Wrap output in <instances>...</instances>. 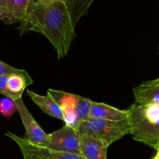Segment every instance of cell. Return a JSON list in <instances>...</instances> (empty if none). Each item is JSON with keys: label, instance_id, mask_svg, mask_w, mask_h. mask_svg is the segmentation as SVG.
<instances>
[{"label": "cell", "instance_id": "cell-14", "mask_svg": "<svg viewBox=\"0 0 159 159\" xmlns=\"http://www.w3.org/2000/svg\"><path fill=\"white\" fill-rule=\"evenodd\" d=\"M94 0H66L65 2L73 25L87 14L90 5Z\"/></svg>", "mask_w": 159, "mask_h": 159}, {"label": "cell", "instance_id": "cell-17", "mask_svg": "<svg viewBox=\"0 0 159 159\" xmlns=\"http://www.w3.org/2000/svg\"><path fill=\"white\" fill-rule=\"evenodd\" d=\"M9 76H0V94L9 98V92L7 90V80Z\"/></svg>", "mask_w": 159, "mask_h": 159}, {"label": "cell", "instance_id": "cell-13", "mask_svg": "<svg viewBox=\"0 0 159 159\" xmlns=\"http://www.w3.org/2000/svg\"><path fill=\"white\" fill-rule=\"evenodd\" d=\"M34 81L26 71L22 74H15L9 75L7 80V90L9 99L16 100L22 98L23 92L26 86L33 84Z\"/></svg>", "mask_w": 159, "mask_h": 159}, {"label": "cell", "instance_id": "cell-5", "mask_svg": "<svg viewBox=\"0 0 159 159\" xmlns=\"http://www.w3.org/2000/svg\"><path fill=\"white\" fill-rule=\"evenodd\" d=\"M41 146L56 152L82 156L80 148L79 134L76 129L66 124L59 130L47 134L45 143Z\"/></svg>", "mask_w": 159, "mask_h": 159}, {"label": "cell", "instance_id": "cell-2", "mask_svg": "<svg viewBox=\"0 0 159 159\" xmlns=\"http://www.w3.org/2000/svg\"><path fill=\"white\" fill-rule=\"evenodd\" d=\"M126 110L132 139L157 150L159 148V105L134 103Z\"/></svg>", "mask_w": 159, "mask_h": 159}, {"label": "cell", "instance_id": "cell-12", "mask_svg": "<svg viewBox=\"0 0 159 159\" xmlns=\"http://www.w3.org/2000/svg\"><path fill=\"white\" fill-rule=\"evenodd\" d=\"M27 95L30 96L31 100L42 110L45 113L52 117L57 118L62 121H65V117L62 113V110L59 104L49 96H41L33 91L28 90Z\"/></svg>", "mask_w": 159, "mask_h": 159}, {"label": "cell", "instance_id": "cell-20", "mask_svg": "<svg viewBox=\"0 0 159 159\" xmlns=\"http://www.w3.org/2000/svg\"><path fill=\"white\" fill-rule=\"evenodd\" d=\"M152 159H157V157H156V156H155V157H154V158H153Z\"/></svg>", "mask_w": 159, "mask_h": 159}, {"label": "cell", "instance_id": "cell-8", "mask_svg": "<svg viewBox=\"0 0 159 159\" xmlns=\"http://www.w3.org/2000/svg\"><path fill=\"white\" fill-rule=\"evenodd\" d=\"M17 106V111L21 118L22 123L26 130V139L31 143L38 145H43L46 139L47 134L40 127L34 120L31 113L28 110L23 102L22 98L14 100Z\"/></svg>", "mask_w": 159, "mask_h": 159}, {"label": "cell", "instance_id": "cell-1", "mask_svg": "<svg viewBox=\"0 0 159 159\" xmlns=\"http://www.w3.org/2000/svg\"><path fill=\"white\" fill-rule=\"evenodd\" d=\"M74 28L65 2L39 4L31 1L26 19L18 30L20 35L31 31L43 34L61 59L68 54L76 37Z\"/></svg>", "mask_w": 159, "mask_h": 159}, {"label": "cell", "instance_id": "cell-4", "mask_svg": "<svg viewBox=\"0 0 159 159\" xmlns=\"http://www.w3.org/2000/svg\"><path fill=\"white\" fill-rule=\"evenodd\" d=\"M47 94L61 107L66 125L76 128L80 123L90 118L92 101L90 99L55 89H48Z\"/></svg>", "mask_w": 159, "mask_h": 159}, {"label": "cell", "instance_id": "cell-18", "mask_svg": "<svg viewBox=\"0 0 159 159\" xmlns=\"http://www.w3.org/2000/svg\"><path fill=\"white\" fill-rule=\"evenodd\" d=\"M34 2L39 3V4H51V3L58 2H65L66 0H32Z\"/></svg>", "mask_w": 159, "mask_h": 159}, {"label": "cell", "instance_id": "cell-19", "mask_svg": "<svg viewBox=\"0 0 159 159\" xmlns=\"http://www.w3.org/2000/svg\"><path fill=\"white\" fill-rule=\"evenodd\" d=\"M156 157H157V159H159V148L157 149V155H156Z\"/></svg>", "mask_w": 159, "mask_h": 159}, {"label": "cell", "instance_id": "cell-3", "mask_svg": "<svg viewBox=\"0 0 159 159\" xmlns=\"http://www.w3.org/2000/svg\"><path fill=\"white\" fill-rule=\"evenodd\" d=\"M75 129L79 135L87 134L94 137L108 146L126 135L130 134L128 119L113 121L90 117L80 123Z\"/></svg>", "mask_w": 159, "mask_h": 159}, {"label": "cell", "instance_id": "cell-9", "mask_svg": "<svg viewBox=\"0 0 159 159\" xmlns=\"http://www.w3.org/2000/svg\"><path fill=\"white\" fill-rule=\"evenodd\" d=\"M109 146L101 140L87 134L80 135L81 155L85 159H107Z\"/></svg>", "mask_w": 159, "mask_h": 159}, {"label": "cell", "instance_id": "cell-15", "mask_svg": "<svg viewBox=\"0 0 159 159\" xmlns=\"http://www.w3.org/2000/svg\"><path fill=\"white\" fill-rule=\"evenodd\" d=\"M17 111V108L14 100L6 96L0 100V113L4 117L9 119Z\"/></svg>", "mask_w": 159, "mask_h": 159}, {"label": "cell", "instance_id": "cell-10", "mask_svg": "<svg viewBox=\"0 0 159 159\" xmlns=\"http://www.w3.org/2000/svg\"><path fill=\"white\" fill-rule=\"evenodd\" d=\"M136 103L159 105V78L142 82L133 89Z\"/></svg>", "mask_w": 159, "mask_h": 159}, {"label": "cell", "instance_id": "cell-6", "mask_svg": "<svg viewBox=\"0 0 159 159\" xmlns=\"http://www.w3.org/2000/svg\"><path fill=\"white\" fill-rule=\"evenodd\" d=\"M6 135L17 143L23 159H85L80 155L56 152L44 146L31 143L25 138L17 136L8 131Z\"/></svg>", "mask_w": 159, "mask_h": 159}, {"label": "cell", "instance_id": "cell-7", "mask_svg": "<svg viewBox=\"0 0 159 159\" xmlns=\"http://www.w3.org/2000/svg\"><path fill=\"white\" fill-rule=\"evenodd\" d=\"M32 0H0V20L6 25L21 23Z\"/></svg>", "mask_w": 159, "mask_h": 159}, {"label": "cell", "instance_id": "cell-16", "mask_svg": "<svg viewBox=\"0 0 159 159\" xmlns=\"http://www.w3.org/2000/svg\"><path fill=\"white\" fill-rule=\"evenodd\" d=\"M25 71H26L24 70L16 68L0 61V76H9L15 74H22Z\"/></svg>", "mask_w": 159, "mask_h": 159}, {"label": "cell", "instance_id": "cell-11", "mask_svg": "<svg viewBox=\"0 0 159 159\" xmlns=\"http://www.w3.org/2000/svg\"><path fill=\"white\" fill-rule=\"evenodd\" d=\"M90 117L107 120L119 121L127 119L128 113L127 110H119L108 104L91 101Z\"/></svg>", "mask_w": 159, "mask_h": 159}]
</instances>
